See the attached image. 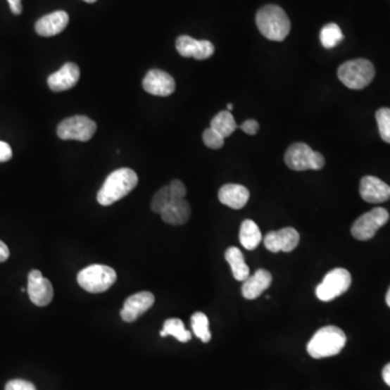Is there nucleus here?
<instances>
[{"mask_svg": "<svg viewBox=\"0 0 390 390\" xmlns=\"http://www.w3.org/2000/svg\"><path fill=\"white\" fill-rule=\"evenodd\" d=\"M138 184V176L130 168H120L111 172L100 189L96 201L102 206H108L130 194Z\"/></svg>", "mask_w": 390, "mask_h": 390, "instance_id": "f257e3e1", "label": "nucleus"}, {"mask_svg": "<svg viewBox=\"0 0 390 390\" xmlns=\"http://www.w3.org/2000/svg\"><path fill=\"white\" fill-rule=\"evenodd\" d=\"M256 24L260 33L272 42H283L291 31V22L279 6L267 5L257 12Z\"/></svg>", "mask_w": 390, "mask_h": 390, "instance_id": "f03ea898", "label": "nucleus"}, {"mask_svg": "<svg viewBox=\"0 0 390 390\" xmlns=\"http://www.w3.org/2000/svg\"><path fill=\"white\" fill-rule=\"evenodd\" d=\"M347 337L339 327L329 325L315 332L307 345V351L315 359L339 355L345 347Z\"/></svg>", "mask_w": 390, "mask_h": 390, "instance_id": "7ed1b4c3", "label": "nucleus"}, {"mask_svg": "<svg viewBox=\"0 0 390 390\" xmlns=\"http://www.w3.org/2000/svg\"><path fill=\"white\" fill-rule=\"evenodd\" d=\"M337 76L346 87L356 90L363 89L373 80L375 68L369 60H351L339 66Z\"/></svg>", "mask_w": 390, "mask_h": 390, "instance_id": "20e7f679", "label": "nucleus"}, {"mask_svg": "<svg viewBox=\"0 0 390 390\" xmlns=\"http://www.w3.org/2000/svg\"><path fill=\"white\" fill-rule=\"evenodd\" d=\"M118 275L113 268L104 265H92L82 269L77 275V282L82 289L92 294L108 291L116 282Z\"/></svg>", "mask_w": 390, "mask_h": 390, "instance_id": "39448f33", "label": "nucleus"}, {"mask_svg": "<svg viewBox=\"0 0 390 390\" xmlns=\"http://www.w3.org/2000/svg\"><path fill=\"white\" fill-rule=\"evenodd\" d=\"M284 161L289 168L296 172L320 170H322L325 165L322 154L315 152L308 144L303 142L291 144L285 152Z\"/></svg>", "mask_w": 390, "mask_h": 390, "instance_id": "423d86ee", "label": "nucleus"}, {"mask_svg": "<svg viewBox=\"0 0 390 390\" xmlns=\"http://www.w3.org/2000/svg\"><path fill=\"white\" fill-rule=\"evenodd\" d=\"M351 285V275L344 268H335L329 271L322 282L315 289V294L321 301H333L347 291Z\"/></svg>", "mask_w": 390, "mask_h": 390, "instance_id": "0eeeda50", "label": "nucleus"}, {"mask_svg": "<svg viewBox=\"0 0 390 390\" xmlns=\"http://www.w3.org/2000/svg\"><path fill=\"white\" fill-rule=\"evenodd\" d=\"M96 132V124L84 115L72 116L65 118L58 125V137L62 140H76V141H89Z\"/></svg>", "mask_w": 390, "mask_h": 390, "instance_id": "6e6552de", "label": "nucleus"}, {"mask_svg": "<svg viewBox=\"0 0 390 390\" xmlns=\"http://www.w3.org/2000/svg\"><path fill=\"white\" fill-rule=\"evenodd\" d=\"M389 213L383 207H376L360 216L351 227V234L359 241L371 240L376 232L387 224Z\"/></svg>", "mask_w": 390, "mask_h": 390, "instance_id": "1a4fd4ad", "label": "nucleus"}, {"mask_svg": "<svg viewBox=\"0 0 390 390\" xmlns=\"http://www.w3.org/2000/svg\"><path fill=\"white\" fill-rule=\"evenodd\" d=\"M27 293L32 303L38 307H46L54 299V287L51 282L38 270H32L29 273Z\"/></svg>", "mask_w": 390, "mask_h": 390, "instance_id": "9d476101", "label": "nucleus"}, {"mask_svg": "<svg viewBox=\"0 0 390 390\" xmlns=\"http://www.w3.org/2000/svg\"><path fill=\"white\" fill-rule=\"evenodd\" d=\"M299 243V233L291 227L267 233L263 240L266 249L272 253H289L296 249Z\"/></svg>", "mask_w": 390, "mask_h": 390, "instance_id": "9b49d317", "label": "nucleus"}, {"mask_svg": "<svg viewBox=\"0 0 390 390\" xmlns=\"http://www.w3.org/2000/svg\"><path fill=\"white\" fill-rule=\"evenodd\" d=\"M177 51L184 58L206 60L212 57L215 47L208 40H198L188 35L179 36L176 40Z\"/></svg>", "mask_w": 390, "mask_h": 390, "instance_id": "f8f14e48", "label": "nucleus"}, {"mask_svg": "<svg viewBox=\"0 0 390 390\" xmlns=\"http://www.w3.org/2000/svg\"><path fill=\"white\" fill-rule=\"evenodd\" d=\"M156 297L150 291H140L128 297L120 310V317L125 322H134L154 305Z\"/></svg>", "mask_w": 390, "mask_h": 390, "instance_id": "ddd939ff", "label": "nucleus"}, {"mask_svg": "<svg viewBox=\"0 0 390 390\" xmlns=\"http://www.w3.org/2000/svg\"><path fill=\"white\" fill-rule=\"evenodd\" d=\"M144 89L153 96H168L176 90L174 77L161 70H151L142 82Z\"/></svg>", "mask_w": 390, "mask_h": 390, "instance_id": "4468645a", "label": "nucleus"}, {"mask_svg": "<svg viewBox=\"0 0 390 390\" xmlns=\"http://www.w3.org/2000/svg\"><path fill=\"white\" fill-rule=\"evenodd\" d=\"M360 195L367 203L379 204L390 199V187L381 179L365 176L360 182Z\"/></svg>", "mask_w": 390, "mask_h": 390, "instance_id": "2eb2a0df", "label": "nucleus"}, {"mask_svg": "<svg viewBox=\"0 0 390 390\" xmlns=\"http://www.w3.org/2000/svg\"><path fill=\"white\" fill-rule=\"evenodd\" d=\"M80 76V68L77 64L68 62L64 64L59 71L48 77V86L54 92H65L77 84Z\"/></svg>", "mask_w": 390, "mask_h": 390, "instance_id": "dca6fc26", "label": "nucleus"}, {"mask_svg": "<svg viewBox=\"0 0 390 390\" xmlns=\"http://www.w3.org/2000/svg\"><path fill=\"white\" fill-rule=\"evenodd\" d=\"M70 18L65 11H56L40 18L35 24V31L38 35L51 37L64 31L68 26Z\"/></svg>", "mask_w": 390, "mask_h": 390, "instance_id": "f3484780", "label": "nucleus"}, {"mask_svg": "<svg viewBox=\"0 0 390 390\" xmlns=\"http://www.w3.org/2000/svg\"><path fill=\"white\" fill-rule=\"evenodd\" d=\"M218 198L222 204L232 210H241L249 202V191L242 184H225L219 190Z\"/></svg>", "mask_w": 390, "mask_h": 390, "instance_id": "a211bd4d", "label": "nucleus"}, {"mask_svg": "<svg viewBox=\"0 0 390 390\" xmlns=\"http://www.w3.org/2000/svg\"><path fill=\"white\" fill-rule=\"evenodd\" d=\"M272 275L268 270L258 269L252 277H247L243 283L242 294L244 298L256 299L263 291L270 287Z\"/></svg>", "mask_w": 390, "mask_h": 390, "instance_id": "6ab92c4d", "label": "nucleus"}, {"mask_svg": "<svg viewBox=\"0 0 390 390\" xmlns=\"http://www.w3.org/2000/svg\"><path fill=\"white\" fill-rule=\"evenodd\" d=\"M162 220L172 226H181L186 224L191 216V207L188 201L184 199L174 200L165 207L161 213Z\"/></svg>", "mask_w": 390, "mask_h": 390, "instance_id": "aec40b11", "label": "nucleus"}, {"mask_svg": "<svg viewBox=\"0 0 390 390\" xmlns=\"http://www.w3.org/2000/svg\"><path fill=\"white\" fill-rule=\"evenodd\" d=\"M225 258L230 265L235 280L244 282L249 277V268L245 263L244 256L240 249L234 246L229 247L225 253Z\"/></svg>", "mask_w": 390, "mask_h": 390, "instance_id": "412c9836", "label": "nucleus"}, {"mask_svg": "<svg viewBox=\"0 0 390 390\" xmlns=\"http://www.w3.org/2000/svg\"><path fill=\"white\" fill-rule=\"evenodd\" d=\"M263 240L260 230L255 221L246 219L243 221L240 229V242L247 251L257 249Z\"/></svg>", "mask_w": 390, "mask_h": 390, "instance_id": "4be33fe9", "label": "nucleus"}, {"mask_svg": "<svg viewBox=\"0 0 390 390\" xmlns=\"http://www.w3.org/2000/svg\"><path fill=\"white\" fill-rule=\"evenodd\" d=\"M210 128L227 138L235 132V130L238 128V125L235 122L234 118H233L230 111H221L213 118L212 122H210Z\"/></svg>", "mask_w": 390, "mask_h": 390, "instance_id": "5701e85b", "label": "nucleus"}, {"mask_svg": "<svg viewBox=\"0 0 390 390\" xmlns=\"http://www.w3.org/2000/svg\"><path fill=\"white\" fill-rule=\"evenodd\" d=\"M160 335L162 337L174 336L175 339H178L181 343H187L190 341L191 332L186 329L184 322L180 319L166 320L164 322V327H163L162 331L160 332Z\"/></svg>", "mask_w": 390, "mask_h": 390, "instance_id": "b1692460", "label": "nucleus"}, {"mask_svg": "<svg viewBox=\"0 0 390 390\" xmlns=\"http://www.w3.org/2000/svg\"><path fill=\"white\" fill-rule=\"evenodd\" d=\"M191 325L195 336L200 339L203 343H210L212 334L210 331V321L204 313L198 311L191 317Z\"/></svg>", "mask_w": 390, "mask_h": 390, "instance_id": "393cba45", "label": "nucleus"}, {"mask_svg": "<svg viewBox=\"0 0 390 390\" xmlns=\"http://www.w3.org/2000/svg\"><path fill=\"white\" fill-rule=\"evenodd\" d=\"M343 39V32L337 24H327V25L323 26V29L320 32V40H321L323 47L327 48V49L336 47Z\"/></svg>", "mask_w": 390, "mask_h": 390, "instance_id": "a878e982", "label": "nucleus"}, {"mask_svg": "<svg viewBox=\"0 0 390 390\" xmlns=\"http://www.w3.org/2000/svg\"><path fill=\"white\" fill-rule=\"evenodd\" d=\"M174 200H176V199L172 196L170 186L163 187L153 196L151 208H152L153 212L161 214L165 207L170 205Z\"/></svg>", "mask_w": 390, "mask_h": 390, "instance_id": "bb28decb", "label": "nucleus"}, {"mask_svg": "<svg viewBox=\"0 0 390 390\" xmlns=\"http://www.w3.org/2000/svg\"><path fill=\"white\" fill-rule=\"evenodd\" d=\"M376 122L379 125V132L384 141L390 144V108H382L376 112Z\"/></svg>", "mask_w": 390, "mask_h": 390, "instance_id": "cd10ccee", "label": "nucleus"}, {"mask_svg": "<svg viewBox=\"0 0 390 390\" xmlns=\"http://www.w3.org/2000/svg\"><path fill=\"white\" fill-rule=\"evenodd\" d=\"M203 141L207 148L213 149V150H218L222 148L225 144V137L221 136L219 132L213 128H207L203 134Z\"/></svg>", "mask_w": 390, "mask_h": 390, "instance_id": "c85d7f7f", "label": "nucleus"}, {"mask_svg": "<svg viewBox=\"0 0 390 390\" xmlns=\"http://www.w3.org/2000/svg\"><path fill=\"white\" fill-rule=\"evenodd\" d=\"M170 192L176 200L186 198L187 189L184 182L180 180H172L170 184Z\"/></svg>", "mask_w": 390, "mask_h": 390, "instance_id": "c756f323", "label": "nucleus"}, {"mask_svg": "<svg viewBox=\"0 0 390 390\" xmlns=\"http://www.w3.org/2000/svg\"><path fill=\"white\" fill-rule=\"evenodd\" d=\"M5 390H36L35 386L23 379H13L6 385Z\"/></svg>", "mask_w": 390, "mask_h": 390, "instance_id": "7c9ffc66", "label": "nucleus"}, {"mask_svg": "<svg viewBox=\"0 0 390 390\" xmlns=\"http://www.w3.org/2000/svg\"><path fill=\"white\" fill-rule=\"evenodd\" d=\"M241 130L245 132V134H251V136H254L258 132L259 130V124L257 120H247L243 122L240 126Z\"/></svg>", "mask_w": 390, "mask_h": 390, "instance_id": "2f4dec72", "label": "nucleus"}, {"mask_svg": "<svg viewBox=\"0 0 390 390\" xmlns=\"http://www.w3.org/2000/svg\"><path fill=\"white\" fill-rule=\"evenodd\" d=\"M11 158V146L7 142L0 141V163L8 162Z\"/></svg>", "mask_w": 390, "mask_h": 390, "instance_id": "473e14b6", "label": "nucleus"}, {"mask_svg": "<svg viewBox=\"0 0 390 390\" xmlns=\"http://www.w3.org/2000/svg\"><path fill=\"white\" fill-rule=\"evenodd\" d=\"M8 3H9L12 13H15L17 15H21L22 10H23L21 0H8Z\"/></svg>", "mask_w": 390, "mask_h": 390, "instance_id": "72a5a7b5", "label": "nucleus"}, {"mask_svg": "<svg viewBox=\"0 0 390 390\" xmlns=\"http://www.w3.org/2000/svg\"><path fill=\"white\" fill-rule=\"evenodd\" d=\"M10 256V251L6 243L0 240V263L7 260Z\"/></svg>", "mask_w": 390, "mask_h": 390, "instance_id": "f704fd0d", "label": "nucleus"}, {"mask_svg": "<svg viewBox=\"0 0 390 390\" xmlns=\"http://www.w3.org/2000/svg\"><path fill=\"white\" fill-rule=\"evenodd\" d=\"M383 379L385 383L390 387V363H388L383 370Z\"/></svg>", "mask_w": 390, "mask_h": 390, "instance_id": "c9c22d12", "label": "nucleus"}, {"mask_svg": "<svg viewBox=\"0 0 390 390\" xmlns=\"http://www.w3.org/2000/svg\"><path fill=\"white\" fill-rule=\"evenodd\" d=\"M386 303H387L388 307H390V287L388 289L387 294H386Z\"/></svg>", "mask_w": 390, "mask_h": 390, "instance_id": "e433bc0d", "label": "nucleus"}, {"mask_svg": "<svg viewBox=\"0 0 390 390\" xmlns=\"http://www.w3.org/2000/svg\"><path fill=\"white\" fill-rule=\"evenodd\" d=\"M84 1H86V3L88 4H94L96 3V0H84Z\"/></svg>", "mask_w": 390, "mask_h": 390, "instance_id": "4c0bfd02", "label": "nucleus"}, {"mask_svg": "<svg viewBox=\"0 0 390 390\" xmlns=\"http://www.w3.org/2000/svg\"><path fill=\"white\" fill-rule=\"evenodd\" d=\"M232 108H233L232 104L229 103L228 104V111H231V110H232Z\"/></svg>", "mask_w": 390, "mask_h": 390, "instance_id": "58836bf2", "label": "nucleus"}]
</instances>
